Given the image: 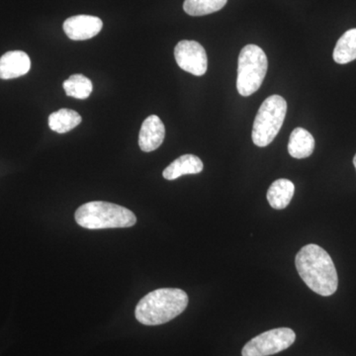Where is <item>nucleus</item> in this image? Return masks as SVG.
<instances>
[{
    "label": "nucleus",
    "mask_w": 356,
    "mask_h": 356,
    "mask_svg": "<svg viewBox=\"0 0 356 356\" xmlns=\"http://www.w3.org/2000/svg\"><path fill=\"white\" fill-rule=\"evenodd\" d=\"M295 266L300 277L312 291L325 297L336 293L339 285L336 266L320 245L311 243L302 248L295 259Z\"/></svg>",
    "instance_id": "1"
},
{
    "label": "nucleus",
    "mask_w": 356,
    "mask_h": 356,
    "mask_svg": "<svg viewBox=\"0 0 356 356\" xmlns=\"http://www.w3.org/2000/svg\"><path fill=\"white\" fill-rule=\"evenodd\" d=\"M186 293L177 288H161L149 292L136 307V318L140 324H165L184 312L188 305Z\"/></svg>",
    "instance_id": "2"
},
{
    "label": "nucleus",
    "mask_w": 356,
    "mask_h": 356,
    "mask_svg": "<svg viewBox=\"0 0 356 356\" xmlns=\"http://www.w3.org/2000/svg\"><path fill=\"white\" fill-rule=\"evenodd\" d=\"M74 218L79 226L88 229L130 228L137 222L132 211L104 201L83 204Z\"/></svg>",
    "instance_id": "3"
},
{
    "label": "nucleus",
    "mask_w": 356,
    "mask_h": 356,
    "mask_svg": "<svg viewBox=\"0 0 356 356\" xmlns=\"http://www.w3.org/2000/svg\"><path fill=\"white\" fill-rule=\"evenodd\" d=\"M287 113V102L282 96L271 95L262 103L252 127L255 146L264 147L273 142L282 127Z\"/></svg>",
    "instance_id": "4"
},
{
    "label": "nucleus",
    "mask_w": 356,
    "mask_h": 356,
    "mask_svg": "<svg viewBox=\"0 0 356 356\" xmlns=\"http://www.w3.org/2000/svg\"><path fill=\"white\" fill-rule=\"evenodd\" d=\"M268 62L264 51L257 44L243 47L238 56L236 89L241 95L250 96L257 92L266 76Z\"/></svg>",
    "instance_id": "5"
},
{
    "label": "nucleus",
    "mask_w": 356,
    "mask_h": 356,
    "mask_svg": "<svg viewBox=\"0 0 356 356\" xmlns=\"http://www.w3.org/2000/svg\"><path fill=\"white\" fill-rule=\"evenodd\" d=\"M296 339L293 330L280 327L270 330L250 339L242 350L243 356H269L287 350Z\"/></svg>",
    "instance_id": "6"
},
{
    "label": "nucleus",
    "mask_w": 356,
    "mask_h": 356,
    "mask_svg": "<svg viewBox=\"0 0 356 356\" xmlns=\"http://www.w3.org/2000/svg\"><path fill=\"white\" fill-rule=\"evenodd\" d=\"M175 58L180 69L193 76H204L207 72V54L198 42L189 40L180 41L175 47Z\"/></svg>",
    "instance_id": "7"
},
{
    "label": "nucleus",
    "mask_w": 356,
    "mask_h": 356,
    "mask_svg": "<svg viewBox=\"0 0 356 356\" xmlns=\"http://www.w3.org/2000/svg\"><path fill=\"white\" fill-rule=\"evenodd\" d=\"M103 27L100 18L91 15H76L67 18L64 23V31L70 40L83 41L99 34Z\"/></svg>",
    "instance_id": "8"
},
{
    "label": "nucleus",
    "mask_w": 356,
    "mask_h": 356,
    "mask_svg": "<svg viewBox=\"0 0 356 356\" xmlns=\"http://www.w3.org/2000/svg\"><path fill=\"white\" fill-rule=\"evenodd\" d=\"M165 137V128L163 121L156 115L147 117L140 127L139 146L143 152L149 153L163 144Z\"/></svg>",
    "instance_id": "9"
},
{
    "label": "nucleus",
    "mask_w": 356,
    "mask_h": 356,
    "mask_svg": "<svg viewBox=\"0 0 356 356\" xmlns=\"http://www.w3.org/2000/svg\"><path fill=\"white\" fill-rule=\"evenodd\" d=\"M30 69H31V60L25 51H7L0 58V79H13L25 76Z\"/></svg>",
    "instance_id": "10"
},
{
    "label": "nucleus",
    "mask_w": 356,
    "mask_h": 356,
    "mask_svg": "<svg viewBox=\"0 0 356 356\" xmlns=\"http://www.w3.org/2000/svg\"><path fill=\"white\" fill-rule=\"evenodd\" d=\"M203 163L198 156L193 154H184L175 159L163 170V177L168 180H175L185 175H198L203 170Z\"/></svg>",
    "instance_id": "11"
},
{
    "label": "nucleus",
    "mask_w": 356,
    "mask_h": 356,
    "mask_svg": "<svg viewBox=\"0 0 356 356\" xmlns=\"http://www.w3.org/2000/svg\"><path fill=\"white\" fill-rule=\"evenodd\" d=\"M315 149V139L303 128H296L290 135L288 152L294 159L309 158Z\"/></svg>",
    "instance_id": "12"
},
{
    "label": "nucleus",
    "mask_w": 356,
    "mask_h": 356,
    "mask_svg": "<svg viewBox=\"0 0 356 356\" xmlns=\"http://www.w3.org/2000/svg\"><path fill=\"white\" fill-rule=\"evenodd\" d=\"M295 193V185L288 179H277L267 191V200L274 209H285L291 202Z\"/></svg>",
    "instance_id": "13"
},
{
    "label": "nucleus",
    "mask_w": 356,
    "mask_h": 356,
    "mask_svg": "<svg viewBox=\"0 0 356 356\" xmlns=\"http://www.w3.org/2000/svg\"><path fill=\"white\" fill-rule=\"evenodd\" d=\"M334 60L339 65L356 60V28L348 30L339 39L334 47Z\"/></svg>",
    "instance_id": "14"
},
{
    "label": "nucleus",
    "mask_w": 356,
    "mask_h": 356,
    "mask_svg": "<svg viewBox=\"0 0 356 356\" xmlns=\"http://www.w3.org/2000/svg\"><path fill=\"white\" fill-rule=\"evenodd\" d=\"M81 123V115L72 109H60L49 117V127L58 134L70 132Z\"/></svg>",
    "instance_id": "15"
},
{
    "label": "nucleus",
    "mask_w": 356,
    "mask_h": 356,
    "mask_svg": "<svg viewBox=\"0 0 356 356\" xmlns=\"http://www.w3.org/2000/svg\"><path fill=\"white\" fill-rule=\"evenodd\" d=\"M65 93L76 99H86L92 92L93 86L90 79L83 74H74L63 84Z\"/></svg>",
    "instance_id": "16"
},
{
    "label": "nucleus",
    "mask_w": 356,
    "mask_h": 356,
    "mask_svg": "<svg viewBox=\"0 0 356 356\" xmlns=\"http://www.w3.org/2000/svg\"><path fill=\"white\" fill-rule=\"evenodd\" d=\"M228 0H185L184 9L191 16H203L217 13Z\"/></svg>",
    "instance_id": "17"
},
{
    "label": "nucleus",
    "mask_w": 356,
    "mask_h": 356,
    "mask_svg": "<svg viewBox=\"0 0 356 356\" xmlns=\"http://www.w3.org/2000/svg\"><path fill=\"white\" fill-rule=\"evenodd\" d=\"M353 165H355V170H356V154L355 156V158H353Z\"/></svg>",
    "instance_id": "18"
}]
</instances>
